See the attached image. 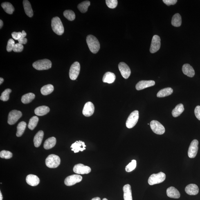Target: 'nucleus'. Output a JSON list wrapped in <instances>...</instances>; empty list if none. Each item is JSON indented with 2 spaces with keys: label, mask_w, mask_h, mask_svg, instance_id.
Segmentation results:
<instances>
[{
  "label": "nucleus",
  "mask_w": 200,
  "mask_h": 200,
  "mask_svg": "<svg viewBox=\"0 0 200 200\" xmlns=\"http://www.w3.org/2000/svg\"><path fill=\"white\" fill-rule=\"evenodd\" d=\"M86 42L90 51L93 53H98L100 48V44L98 39L92 35H88L86 37Z\"/></svg>",
  "instance_id": "obj_1"
},
{
  "label": "nucleus",
  "mask_w": 200,
  "mask_h": 200,
  "mask_svg": "<svg viewBox=\"0 0 200 200\" xmlns=\"http://www.w3.org/2000/svg\"><path fill=\"white\" fill-rule=\"evenodd\" d=\"M52 29L55 33L59 35H62L64 32V26L61 20L58 17H55L52 19Z\"/></svg>",
  "instance_id": "obj_2"
},
{
  "label": "nucleus",
  "mask_w": 200,
  "mask_h": 200,
  "mask_svg": "<svg viewBox=\"0 0 200 200\" xmlns=\"http://www.w3.org/2000/svg\"><path fill=\"white\" fill-rule=\"evenodd\" d=\"M33 67L39 71L48 70L52 67L51 61L48 59H44L36 61L33 63Z\"/></svg>",
  "instance_id": "obj_3"
},
{
  "label": "nucleus",
  "mask_w": 200,
  "mask_h": 200,
  "mask_svg": "<svg viewBox=\"0 0 200 200\" xmlns=\"http://www.w3.org/2000/svg\"><path fill=\"white\" fill-rule=\"evenodd\" d=\"M60 158L54 154L49 155L46 159V166L50 168H57L60 165Z\"/></svg>",
  "instance_id": "obj_4"
},
{
  "label": "nucleus",
  "mask_w": 200,
  "mask_h": 200,
  "mask_svg": "<svg viewBox=\"0 0 200 200\" xmlns=\"http://www.w3.org/2000/svg\"><path fill=\"white\" fill-rule=\"evenodd\" d=\"M166 175L160 172L157 174H153L149 177L148 182L149 185H153L163 182L166 179Z\"/></svg>",
  "instance_id": "obj_5"
},
{
  "label": "nucleus",
  "mask_w": 200,
  "mask_h": 200,
  "mask_svg": "<svg viewBox=\"0 0 200 200\" xmlns=\"http://www.w3.org/2000/svg\"><path fill=\"white\" fill-rule=\"evenodd\" d=\"M139 118V112L138 111H135L131 113L128 118L126 122V127L128 128H132L135 127L137 123Z\"/></svg>",
  "instance_id": "obj_6"
},
{
  "label": "nucleus",
  "mask_w": 200,
  "mask_h": 200,
  "mask_svg": "<svg viewBox=\"0 0 200 200\" xmlns=\"http://www.w3.org/2000/svg\"><path fill=\"white\" fill-rule=\"evenodd\" d=\"M150 125L153 132L156 134L163 135L165 132V127L159 122L157 120H152L151 122Z\"/></svg>",
  "instance_id": "obj_7"
},
{
  "label": "nucleus",
  "mask_w": 200,
  "mask_h": 200,
  "mask_svg": "<svg viewBox=\"0 0 200 200\" xmlns=\"http://www.w3.org/2000/svg\"><path fill=\"white\" fill-rule=\"evenodd\" d=\"M22 115L21 111L16 110L10 111L8 115V124L10 125H14L21 118Z\"/></svg>",
  "instance_id": "obj_8"
},
{
  "label": "nucleus",
  "mask_w": 200,
  "mask_h": 200,
  "mask_svg": "<svg viewBox=\"0 0 200 200\" xmlns=\"http://www.w3.org/2000/svg\"><path fill=\"white\" fill-rule=\"evenodd\" d=\"M80 65L78 62H75L72 64L70 68L69 73L70 78L72 80H75L80 73Z\"/></svg>",
  "instance_id": "obj_9"
},
{
  "label": "nucleus",
  "mask_w": 200,
  "mask_h": 200,
  "mask_svg": "<svg viewBox=\"0 0 200 200\" xmlns=\"http://www.w3.org/2000/svg\"><path fill=\"white\" fill-rule=\"evenodd\" d=\"M82 180V177L79 175H73L68 176L65 179V185L67 186H71L77 183L80 182Z\"/></svg>",
  "instance_id": "obj_10"
},
{
  "label": "nucleus",
  "mask_w": 200,
  "mask_h": 200,
  "mask_svg": "<svg viewBox=\"0 0 200 200\" xmlns=\"http://www.w3.org/2000/svg\"><path fill=\"white\" fill-rule=\"evenodd\" d=\"M161 38L159 36L155 35L153 37L150 49L151 53H154L157 52L161 47Z\"/></svg>",
  "instance_id": "obj_11"
},
{
  "label": "nucleus",
  "mask_w": 200,
  "mask_h": 200,
  "mask_svg": "<svg viewBox=\"0 0 200 200\" xmlns=\"http://www.w3.org/2000/svg\"><path fill=\"white\" fill-rule=\"evenodd\" d=\"M73 172L77 174H87L91 172V168L87 166L79 163L75 165L73 168Z\"/></svg>",
  "instance_id": "obj_12"
},
{
  "label": "nucleus",
  "mask_w": 200,
  "mask_h": 200,
  "mask_svg": "<svg viewBox=\"0 0 200 200\" xmlns=\"http://www.w3.org/2000/svg\"><path fill=\"white\" fill-rule=\"evenodd\" d=\"M198 144L199 142L196 139L194 140L191 143L188 151V155L190 158H194L196 156L198 150Z\"/></svg>",
  "instance_id": "obj_13"
},
{
  "label": "nucleus",
  "mask_w": 200,
  "mask_h": 200,
  "mask_svg": "<svg viewBox=\"0 0 200 200\" xmlns=\"http://www.w3.org/2000/svg\"><path fill=\"white\" fill-rule=\"evenodd\" d=\"M118 68L122 76L127 79L131 74V71L128 66L124 62H120L118 65Z\"/></svg>",
  "instance_id": "obj_14"
},
{
  "label": "nucleus",
  "mask_w": 200,
  "mask_h": 200,
  "mask_svg": "<svg viewBox=\"0 0 200 200\" xmlns=\"http://www.w3.org/2000/svg\"><path fill=\"white\" fill-rule=\"evenodd\" d=\"M94 111V104L91 102H88L84 104L82 111L83 114L86 117L91 116L93 115Z\"/></svg>",
  "instance_id": "obj_15"
},
{
  "label": "nucleus",
  "mask_w": 200,
  "mask_h": 200,
  "mask_svg": "<svg viewBox=\"0 0 200 200\" xmlns=\"http://www.w3.org/2000/svg\"><path fill=\"white\" fill-rule=\"evenodd\" d=\"M155 83L154 80H141L136 84V88L138 91L143 90L146 88L154 86Z\"/></svg>",
  "instance_id": "obj_16"
},
{
  "label": "nucleus",
  "mask_w": 200,
  "mask_h": 200,
  "mask_svg": "<svg viewBox=\"0 0 200 200\" xmlns=\"http://www.w3.org/2000/svg\"><path fill=\"white\" fill-rule=\"evenodd\" d=\"M86 145L84 142L82 141H77L74 143L72 144L71 147L72 148V151H73L75 153L79 152V151H83L85 150Z\"/></svg>",
  "instance_id": "obj_17"
},
{
  "label": "nucleus",
  "mask_w": 200,
  "mask_h": 200,
  "mask_svg": "<svg viewBox=\"0 0 200 200\" xmlns=\"http://www.w3.org/2000/svg\"><path fill=\"white\" fill-rule=\"evenodd\" d=\"M185 191L189 195H195L199 193V189L197 185L194 184H190L186 187Z\"/></svg>",
  "instance_id": "obj_18"
},
{
  "label": "nucleus",
  "mask_w": 200,
  "mask_h": 200,
  "mask_svg": "<svg viewBox=\"0 0 200 200\" xmlns=\"http://www.w3.org/2000/svg\"><path fill=\"white\" fill-rule=\"evenodd\" d=\"M27 183L31 186H35L39 184L40 182L39 178L34 175H29L26 178Z\"/></svg>",
  "instance_id": "obj_19"
},
{
  "label": "nucleus",
  "mask_w": 200,
  "mask_h": 200,
  "mask_svg": "<svg viewBox=\"0 0 200 200\" xmlns=\"http://www.w3.org/2000/svg\"><path fill=\"white\" fill-rule=\"evenodd\" d=\"M182 71L185 75L190 77H193L195 75L194 68L189 64H185L182 68Z\"/></svg>",
  "instance_id": "obj_20"
},
{
  "label": "nucleus",
  "mask_w": 200,
  "mask_h": 200,
  "mask_svg": "<svg viewBox=\"0 0 200 200\" xmlns=\"http://www.w3.org/2000/svg\"><path fill=\"white\" fill-rule=\"evenodd\" d=\"M167 194L169 197L174 198V199H178L181 196L179 191L175 187L172 186L167 188Z\"/></svg>",
  "instance_id": "obj_21"
},
{
  "label": "nucleus",
  "mask_w": 200,
  "mask_h": 200,
  "mask_svg": "<svg viewBox=\"0 0 200 200\" xmlns=\"http://www.w3.org/2000/svg\"><path fill=\"white\" fill-rule=\"evenodd\" d=\"M44 132L42 131H40L34 137L33 142L35 147H38L41 145L44 138Z\"/></svg>",
  "instance_id": "obj_22"
},
{
  "label": "nucleus",
  "mask_w": 200,
  "mask_h": 200,
  "mask_svg": "<svg viewBox=\"0 0 200 200\" xmlns=\"http://www.w3.org/2000/svg\"><path fill=\"white\" fill-rule=\"evenodd\" d=\"M115 79H116V76L115 74L109 72L104 74L102 80L104 83L111 84L114 82Z\"/></svg>",
  "instance_id": "obj_23"
},
{
  "label": "nucleus",
  "mask_w": 200,
  "mask_h": 200,
  "mask_svg": "<svg viewBox=\"0 0 200 200\" xmlns=\"http://www.w3.org/2000/svg\"><path fill=\"white\" fill-rule=\"evenodd\" d=\"M124 200H133L131 185L127 184L123 187Z\"/></svg>",
  "instance_id": "obj_24"
},
{
  "label": "nucleus",
  "mask_w": 200,
  "mask_h": 200,
  "mask_svg": "<svg viewBox=\"0 0 200 200\" xmlns=\"http://www.w3.org/2000/svg\"><path fill=\"white\" fill-rule=\"evenodd\" d=\"M50 111L49 108L46 106H39L35 110V114L39 116H42L47 114Z\"/></svg>",
  "instance_id": "obj_25"
},
{
  "label": "nucleus",
  "mask_w": 200,
  "mask_h": 200,
  "mask_svg": "<svg viewBox=\"0 0 200 200\" xmlns=\"http://www.w3.org/2000/svg\"><path fill=\"white\" fill-rule=\"evenodd\" d=\"M23 5L25 12L26 15L30 18L33 17V11L32 10L29 2L27 1V0H24V1H23Z\"/></svg>",
  "instance_id": "obj_26"
},
{
  "label": "nucleus",
  "mask_w": 200,
  "mask_h": 200,
  "mask_svg": "<svg viewBox=\"0 0 200 200\" xmlns=\"http://www.w3.org/2000/svg\"><path fill=\"white\" fill-rule=\"evenodd\" d=\"M56 142L57 140L55 137H52L48 138L45 142L44 145V148L47 150L53 148L55 147Z\"/></svg>",
  "instance_id": "obj_27"
},
{
  "label": "nucleus",
  "mask_w": 200,
  "mask_h": 200,
  "mask_svg": "<svg viewBox=\"0 0 200 200\" xmlns=\"http://www.w3.org/2000/svg\"><path fill=\"white\" fill-rule=\"evenodd\" d=\"M173 92V90L172 88H165L160 90L158 92L157 94V96L158 98H163V97L169 96V95L172 94Z\"/></svg>",
  "instance_id": "obj_28"
},
{
  "label": "nucleus",
  "mask_w": 200,
  "mask_h": 200,
  "mask_svg": "<svg viewBox=\"0 0 200 200\" xmlns=\"http://www.w3.org/2000/svg\"><path fill=\"white\" fill-rule=\"evenodd\" d=\"M184 111V108L183 104H178L173 110L172 113V116L175 118L179 116L183 113Z\"/></svg>",
  "instance_id": "obj_29"
},
{
  "label": "nucleus",
  "mask_w": 200,
  "mask_h": 200,
  "mask_svg": "<svg viewBox=\"0 0 200 200\" xmlns=\"http://www.w3.org/2000/svg\"><path fill=\"white\" fill-rule=\"evenodd\" d=\"M35 95L33 93H29L23 95L22 97L21 101L24 104H28L31 102L35 98Z\"/></svg>",
  "instance_id": "obj_30"
},
{
  "label": "nucleus",
  "mask_w": 200,
  "mask_h": 200,
  "mask_svg": "<svg viewBox=\"0 0 200 200\" xmlns=\"http://www.w3.org/2000/svg\"><path fill=\"white\" fill-rule=\"evenodd\" d=\"M26 127V123L24 121L21 122L18 125L17 131L16 135L17 137H21L24 133Z\"/></svg>",
  "instance_id": "obj_31"
},
{
  "label": "nucleus",
  "mask_w": 200,
  "mask_h": 200,
  "mask_svg": "<svg viewBox=\"0 0 200 200\" xmlns=\"http://www.w3.org/2000/svg\"><path fill=\"white\" fill-rule=\"evenodd\" d=\"M171 23L173 26L179 27L182 24V18L179 14H176L172 17Z\"/></svg>",
  "instance_id": "obj_32"
},
{
  "label": "nucleus",
  "mask_w": 200,
  "mask_h": 200,
  "mask_svg": "<svg viewBox=\"0 0 200 200\" xmlns=\"http://www.w3.org/2000/svg\"><path fill=\"white\" fill-rule=\"evenodd\" d=\"M1 6L5 11L9 14H12L15 10L13 6L10 3L3 2L2 3Z\"/></svg>",
  "instance_id": "obj_33"
},
{
  "label": "nucleus",
  "mask_w": 200,
  "mask_h": 200,
  "mask_svg": "<svg viewBox=\"0 0 200 200\" xmlns=\"http://www.w3.org/2000/svg\"><path fill=\"white\" fill-rule=\"evenodd\" d=\"M54 90V87L52 84H48L45 85L41 90V93L44 95H47L50 94Z\"/></svg>",
  "instance_id": "obj_34"
},
{
  "label": "nucleus",
  "mask_w": 200,
  "mask_h": 200,
  "mask_svg": "<svg viewBox=\"0 0 200 200\" xmlns=\"http://www.w3.org/2000/svg\"><path fill=\"white\" fill-rule=\"evenodd\" d=\"M90 4L91 3L90 1H84L78 5L77 8L81 12L84 13L87 11L88 7L90 6Z\"/></svg>",
  "instance_id": "obj_35"
},
{
  "label": "nucleus",
  "mask_w": 200,
  "mask_h": 200,
  "mask_svg": "<svg viewBox=\"0 0 200 200\" xmlns=\"http://www.w3.org/2000/svg\"><path fill=\"white\" fill-rule=\"evenodd\" d=\"M39 121V118L37 116H34L30 118L29 122L28 127L29 128L33 130L37 127L38 122Z\"/></svg>",
  "instance_id": "obj_36"
},
{
  "label": "nucleus",
  "mask_w": 200,
  "mask_h": 200,
  "mask_svg": "<svg viewBox=\"0 0 200 200\" xmlns=\"http://www.w3.org/2000/svg\"><path fill=\"white\" fill-rule=\"evenodd\" d=\"M64 15L65 18L70 21H73L75 18V13L71 10H65L64 12Z\"/></svg>",
  "instance_id": "obj_37"
},
{
  "label": "nucleus",
  "mask_w": 200,
  "mask_h": 200,
  "mask_svg": "<svg viewBox=\"0 0 200 200\" xmlns=\"http://www.w3.org/2000/svg\"><path fill=\"white\" fill-rule=\"evenodd\" d=\"M12 92V90L10 89H7L5 90L2 93L0 99L3 101H7L10 99V95Z\"/></svg>",
  "instance_id": "obj_38"
},
{
  "label": "nucleus",
  "mask_w": 200,
  "mask_h": 200,
  "mask_svg": "<svg viewBox=\"0 0 200 200\" xmlns=\"http://www.w3.org/2000/svg\"><path fill=\"white\" fill-rule=\"evenodd\" d=\"M136 167V161L135 160H132L131 163L127 165L125 167V170L127 172H131L134 170Z\"/></svg>",
  "instance_id": "obj_39"
},
{
  "label": "nucleus",
  "mask_w": 200,
  "mask_h": 200,
  "mask_svg": "<svg viewBox=\"0 0 200 200\" xmlns=\"http://www.w3.org/2000/svg\"><path fill=\"white\" fill-rule=\"evenodd\" d=\"M12 154L10 151L3 150L0 152V157L5 159H10L12 158Z\"/></svg>",
  "instance_id": "obj_40"
},
{
  "label": "nucleus",
  "mask_w": 200,
  "mask_h": 200,
  "mask_svg": "<svg viewBox=\"0 0 200 200\" xmlns=\"http://www.w3.org/2000/svg\"><path fill=\"white\" fill-rule=\"evenodd\" d=\"M106 5L111 9H114L116 8L118 4V1L117 0H106Z\"/></svg>",
  "instance_id": "obj_41"
},
{
  "label": "nucleus",
  "mask_w": 200,
  "mask_h": 200,
  "mask_svg": "<svg viewBox=\"0 0 200 200\" xmlns=\"http://www.w3.org/2000/svg\"><path fill=\"white\" fill-rule=\"evenodd\" d=\"M15 41L13 39H10L9 40L6 47V50L8 52H11L15 45Z\"/></svg>",
  "instance_id": "obj_42"
},
{
  "label": "nucleus",
  "mask_w": 200,
  "mask_h": 200,
  "mask_svg": "<svg viewBox=\"0 0 200 200\" xmlns=\"http://www.w3.org/2000/svg\"><path fill=\"white\" fill-rule=\"evenodd\" d=\"M26 33L24 30H23L22 32V35L20 39L18 40L19 43L22 45L26 44L27 42V39L25 38L26 37Z\"/></svg>",
  "instance_id": "obj_43"
},
{
  "label": "nucleus",
  "mask_w": 200,
  "mask_h": 200,
  "mask_svg": "<svg viewBox=\"0 0 200 200\" xmlns=\"http://www.w3.org/2000/svg\"><path fill=\"white\" fill-rule=\"evenodd\" d=\"M23 49V45L19 44V43H17V44H15L13 50L15 52H20L22 51Z\"/></svg>",
  "instance_id": "obj_44"
},
{
  "label": "nucleus",
  "mask_w": 200,
  "mask_h": 200,
  "mask_svg": "<svg viewBox=\"0 0 200 200\" xmlns=\"http://www.w3.org/2000/svg\"><path fill=\"white\" fill-rule=\"evenodd\" d=\"M13 38L15 40H18L21 37L22 35V32H13L11 34Z\"/></svg>",
  "instance_id": "obj_45"
},
{
  "label": "nucleus",
  "mask_w": 200,
  "mask_h": 200,
  "mask_svg": "<svg viewBox=\"0 0 200 200\" xmlns=\"http://www.w3.org/2000/svg\"><path fill=\"white\" fill-rule=\"evenodd\" d=\"M163 2L167 6L174 5L177 2V0H163Z\"/></svg>",
  "instance_id": "obj_46"
},
{
  "label": "nucleus",
  "mask_w": 200,
  "mask_h": 200,
  "mask_svg": "<svg viewBox=\"0 0 200 200\" xmlns=\"http://www.w3.org/2000/svg\"><path fill=\"white\" fill-rule=\"evenodd\" d=\"M194 114L198 120H200V106H197L194 109Z\"/></svg>",
  "instance_id": "obj_47"
},
{
  "label": "nucleus",
  "mask_w": 200,
  "mask_h": 200,
  "mask_svg": "<svg viewBox=\"0 0 200 200\" xmlns=\"http://www.w3.org/2000/svg\"><path fill=\"white\" fill-rule=\"evenodd\" d=\"M3 26V21L2 20H0V28H1V29L2 28Z\"/></svg>",
  "instance_id": "obj_48"
},
{
  "label": "nucleus",
  "mask_w": 200,
  "mask_h": 200,
  "mask_svg": "<svg viewBox=\"0 0 200 200\" xmlns=\"http://www.w3.org/2000/svg\"><path fill=\"white\" fill-rule=\"evenodd\" d=\"M3 81H4V79L2 77H1L0 78V84H2Z\"/></svg>",
  "instance_id": "obj_49"
},
{
  "label": "nucleus",
  "mask_w": 200,
  "mask_h": 200,
  "mask_svg": "<svg viewBox=\"0 0 200 200\" xmlns=\"http://www.w3.org/2000/svg\"><path fill=\"white\" fill-rule=\"evenodd\" d=\"M91 200H101L100 198L99 197H96L93 198Z\"/></svg>",
  "instance_id": "obj_50"
},
{
  "label": "nucleus",
  "mask_w": 200,
  "mask_h": 200,
  "mask_svg": "<svg viewBox=\"0 0 200 200\" xmlns=\"http://www.w3.org/2000/svg\"><path fill=\"white\" fill-rule=\"evenodd\" d=\"M2 199L3 197L1 191H0V200H2Z\"/></svg>",
  "instance_id": "obj_51"
},
{
  "label": "nucleus",
  "mask_w": 200,
  "mask_h": 200,
  "mask_svg": "<svg viewBox=\"0 0 200 200\" xmlns=\"http://www.w3.org/2000/svg\"><path fill=\"white\" fill-rule=\"evenodd\" d=\"M102 200H108L107 199H106V198H104V199H103Z\"/></svg>",
  "instance_id": "obj_52"
}]
</instances>
